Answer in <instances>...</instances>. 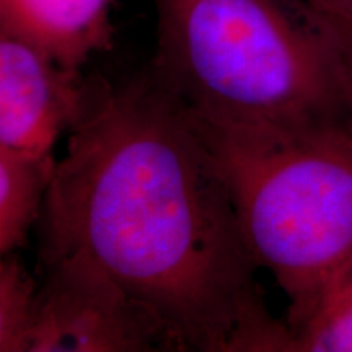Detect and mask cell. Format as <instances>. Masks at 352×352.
Returning <instances> with one entry per match:
<instances>
[{
  "label": "cell",
  "mask_w": 352,
  "mask_h": 352,
  "mask_svg": "<svg viewBox=\"0 0 352 352\" xmlns=\"http://www.w3.org/2000/svg\"><path fill=\"white\" fill-rule=\"evenodd\" d=\"M41 256L116 280L176 351L296 352L264 302L232 196L186 109L144 72L83 80L41 217Z\"/></svg>",
  "instance_id": "6da1fadb"
},
{
  "label": "cell",
  "mask_w": 352,
  "mask_h": 352,
  "mask_svg": "<svg viewBox=\"0 0 352 352\" xmlns=\"http://www.w3.org/2000/svg\"><path fill=\"white\" fill-rule=\"evenodd\" d=\"M148 72L202 124L290 131L352 120V80L305 0H153Z\"/></svg>",
  "instance_id": "7a4b0ae2"
},
{
  "label": "cell",
  "mask_w": 352,
  "mask_h": 352,
  "mask_svg": "<svg viewBox=\"0 0 352 352\" xmlns=\"http://www.w3.org/2000/svg\"><path fill=\"white\" fill-rule=\"evenodd\" d=\"M191 120L227 184L254 261L287 298L294 333L352 259V120L290 131Z\"/></svg>",
  "instance_id": "3957f363"
},
{
  "label": "cell",
  "mask_w": 352,
  "mask_h": 352,
  "mask_svg": "<svg viewBox=\"0 0 352 352\" xmlns=\"http://www.w3.org/2000/svg\"><path fill=\"white\" fill-rule=\"evenodd\" d=\"M26 352L176 351L147 308L85 258L44 259Z\"/></svg>",
  "instance_id": "277c9868"
},
{
  "label": "cell",
  "mask_w": 352,
  "mask_h": 352,
  "mask_svg": "<svg viewBox=\"0 0 352 352\" xmlns=\"http://www.w3.org/2000/svg\"><path fill=\"white\" fill-rule=\"evenodd\" d=\"M83 80L41 47L0 32V148L52 155L78 111Z\"/></svg>",
  "instance_id": "5b68a950"
},
{
  "label": "cell",
  "mask_w": 352,
  "mask_h": 352,
  "mask_svg": "<svg viewBox=\"0 0 352 352\" xmlns=\"http://www.w3.org/2000/svg\"><path fill=\"white\" fill-rule=\"evenodd\" d=\"M116 0H0V32L21 36L78 70L111 44Z\"/></svg>",
  "instance_id": "8992f818"
},
{
  "label": "cell",
  "mask_w": 352,
  "mask_h": 352,
  "mask_svg": "<svg viewBox=\"0 0 352 352\" xmlns=\"http://www.w3.org/2000/svg\"><path fill=\"white\" fill-rule=\"evenodd\" d=\"M56 160L0 148V253H13L39 220Z\"/></svg>",
  "instance_id": "52a82bcc"
},
{
  "label": "cell",
  "mask_w": 352,
  "mask_h": 352,
  "mask_svg": "<svg viewBox=\"0 0 352 352\" xmlns=\"http://www.w3.org/2000/svg\"><path fill=\"white\" fill-rule=\"evenodd\" d=\"M296 352H352V285L336 280L294 329Z\"/></svg>",
  "instance_id": "ba28073f"
},
{
  "label": "cell",
  "mask_w": 352,
  "mask_h": 352,
  "mask_svg": "<svg viewBox=\"0 0 352 352\" xmlns=\"http://www.w3.org/2000/svg\"><path fill=\"white\" fill-rule=\"evenodd\" d=\"M36 283L13 253L0 263V351L26 352L38 297Z\"/></svg>",
  "instance_id": "9c48e42d"
},
{
  "label": "cell",
  "mask_w": 352,
  "mask_h": 352,
  "mask_svg": "<svg viewBox=\"0 0 352 352\" xmlns=\"http://www.w3.org/2000/svg\"><path fill=\"white\" fill-rule=\"evenodd\" d=\"M324 16H327L329 25H331L334 34H336L342 59H344L347 72H349L351 80H352V15H324Z\"/></svg>",
  "instance_id": "30bf717a"
},
{
  "label": "cell",
  "mask_w": 352,
  "mask_h": 352,
  "mask_svg": "<svg viewBox=\"0 0 352 352\" xmlns=\"http://www.w3.org/2000/svg\"><path fill=\"white\" fill-rule=\"evenodd\" d=\"M324 15H352V0H305Z\"/></svg>",
  "instance_id": "8fae6325"
},
{
  "label": "cell",
  "mask_w": 352,
  "mask_h": 352,
  "mask_svg": "<svg viewBox=\"0 0 352 352\" xmlns=\"http://www.w3.org/2000/svg\"><path fill=\"white\" fill-rule=\"evenodd\" d=\"M340 279L341 280H346V283H349L352 285V259L349 261V264H347V266H346V270L341 274ZM340 279H338V280H340Z\"/></svg>",
  "instance_id": "7c38bea8"
}]
</instances>
